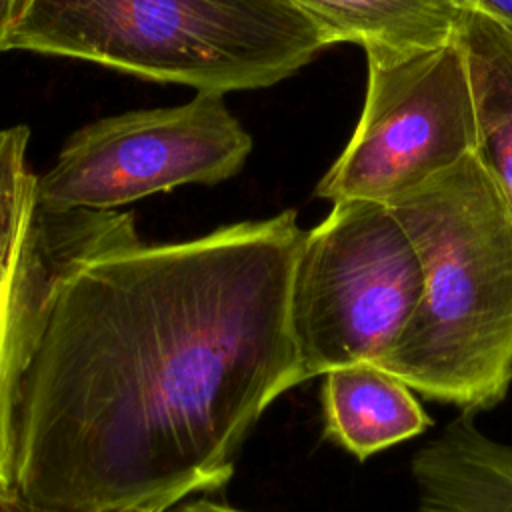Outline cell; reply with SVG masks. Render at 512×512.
Segmentation results:
<instances>
[{
  "label": "cell",
  "mask_w": 512,
  "mask_h": 512,
  "mask_svg": "<svg viewBox=\"0 0 512 512\" xmlns=\"http://www.w3.org/2000/svg\"><path fill=\"white\" fill-rule=\"evenodd\" d=\"M296 210L200 238H140L56 284L14 412L16 488L110 512L216 492L262 412L304 382Z\"/></svg>",
  "instance_id": "1"
},
{
  "label": "cell",
  "mask_w": 512,
  "mask_h": 512,
  "mask_svg": "<svg viewBox=\"0 0 512 512\" xmlns=\"http://www.w3.org/2000/svg\"><path fill=\"white\" fill-rule=\"evenodd\" d=\"M422 270L410 320L376 362L464 414L512 384V210L476 152L386 204Z\"/></svg>",
  "instance_id": "2"
},
{
  "label": "cell",
  "mask_w": 512,
  "mask_h": 512,
  "mask_svg": "<svg viewBox=\"0 0 512 512\" xmlns=\"http://www.w3.org/2000/svg\"><path fill=\"white\" fill-rule=\"evenodd\" d=\"M326 46L294 0H22L6 40L222 96L278 84Z\"/></svg>",
  "instance_id": "3"
},
{
  "label": "cell",
  "mask_w": 512,
  "mask_h": 512,
  "mask_svg": "<svg viewBox=\"0 0 512 512\" xmlns=\"http://www.w3.org/2000/svg\"><path fill=\"white\" fill-rule=\"evenodd\" d=\"M422 292L416 250L386 204L334 202L304 234L292 280V332L304 380L378 362Z\"/></svg>",
  "instance_id": "4"
},
{
  "label": "cell",
  "mask_w": 512,
  "mask_h": 512,
  "mask_svg": "<svg viewBox=\"0 0 512 512\" xmlns=\"http://www.w3.org/2000/svg\"><path fill=\"white\" fill-rule=\"evenodd\" d=\"M360 120L316 186L334 202L390 204L476 152V112L458 38L418 54L368 50Z\"/></svg>",
  "instance_id": "5"
},
{
  "label": "cell",
  "mask_w": 512,
  "mask_h": 512,
  "mask_svg": "<svg viewBox=\"0 0 512 512\" xmlns=\"http://www.w3.org/2000/svg\"><path fill=\"white\" fill-rule=\"evenodd\" d=\"M250 152L252 136L224 96L196 92L186 104L82 126L36 178V196L52 208L116 210L184 184L224 182L242 170Z\"/></svg>",
  "instance_id": "6"
},
{
  "label": "cell",
  "mask_w": 512,
  "mask_h": 512,
  "mask_svg": "<svg viewBox=\"0 0 512 512\" xmlns=\"http://www.w3.org/2000/svg\"><path fill=\"white\" fill-rule=\"evenodd\" d=\"M30 130H0V488H16L14 412L52 292L80 260L138 238L118 210L52 208L36 196Z\"/></svg>",
  "instance_id": "7"
},
{
  "label": "cell",
  "mask_w": 512,
  "mask_h": 512,
  "mask_svg": "<svg viewBox=\"0 0 512 512\" xmlns=\"http://www.w3.org/2000/svg\"><path fill=\"white\" fill-rule=\"evenodd\" d=\"M414 512H512V444L462 416L410 462Z\"/></svg>",
  "instance_id": "8"
},
{
  "label": "cell",
  "mask_w": 512,
  "mask_h": 512,
  "mask_svg": "<svg viewBox=\"0 0 512 512\" xmlns=\"http://www.w3.org/2000/svg\"><path fill=\"white\" fill-rule=\"evenodd\" d=\"M322 406L326 436L358 460L416 438L432 426L414 390L376 362L328 370Z\"/></svg>",
  "instance_id": "9"
},
{
  "label": "cell",
  "mask_w": 512,
  "mask_h": 512,
  "mask_svg": "<svg viewBox=\"0 0 512 512\" xmlns=\"http://www.w3.org/2000/svg\"><path fill=\"white\" fill-rule=\"evenodd\" d=\"M330 44L418 54L456 38L462 10L454 0H294Z\"/></svg>",
  "instance_id": "10"
},
{
  "label": "cell",
  "mask_w": 512,
  "mask_h": 512,
  "mask_svg": "<svg viewBox=\"0 0 512 512\" xmlns=\"http://www.w3.org/2000/svg\"><path fill=\"white\" fill-rule=\"evenodd\" d=\"M456 38L470 72L476 154L512 210V30L462 12Z\"/></svg>",
  "instance_id": "11"
},
{
  "label": "cell",
  "mask_w": 512,
  "mask_h": 512,
  "mask_svg": "<svg viewBox=\"0 0 512 512\" xmlns=\"http://www.w3.org/2000/svg\"><path fill=\"white\" fill-rule=\"evenodd\" d=\"M172 504L158 502L150 506H134L124 510H110V512H166ZM0 512H74L66 508H56L48 504H38L26 498L18 488H0Z\"/></svg>",
  "instance_id": "12"
},
{
  "label": "cell",
  "mask_w": 512,
  "mask_h": 512,
  "mask_svg": "<svg viewBox=\"0 0 512 512\" xmlns=\"http://www.w3.org/2000/svg\"><path fill=\"white\" fill-rule=\"evenodd\" d=\"M462 12H476L512 30V0H454Z\"/></svg>",
  "instance_id": "13"
},
{
  "label": "cell",
  "mask_w": 512,
  "mask_h": 512,
  "mask_svg": "<svg viewBox=\"0 0 512 512\" xmlns=\"http://www.w3.org/2000/svg\"><path fill=\"white\" fill-rule=\"evenodd\" d=\"M22 0H0V52L6 50V40Z\"/></svg>",
  "instance_id": "14"
},
{
  "label": "cell",
  "mask_w": 512,
  "mask_h": 512,
  "mask_svg": "<svg viewBox=\"0 0 512 512\" xmlns=\"http://www.w3.org/2000/svg\"><path fill=\"white\" fill-rule=\"evenodd\" d=\"M172 512H242V510H236V508L226 506V504L210 502V500H194V502L176 506Z\"/></svg>",
  "instance_id": "15"
}]
</instances>
